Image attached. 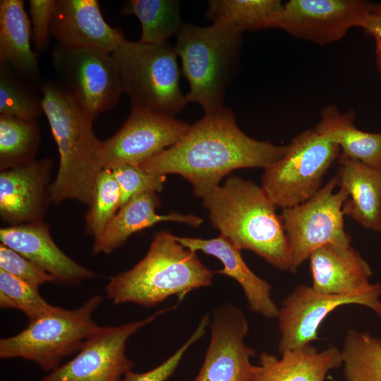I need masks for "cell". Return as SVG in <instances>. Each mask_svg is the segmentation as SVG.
<instances>
[{
    "label": "cell",
    "mask_w": 381,
    "mask_h": 381,
    "mask_svg": "<svg viewBox=\"0 0 381 381\" xmlns=\"http://www.w3.org/2000/svg\"><path fill=\"white\" fill-rule=\"evenodd\" d=\"M210 321L209 314L204 315L186 342L161 364L143 373H136L131 370L124 375L121 381L167 380L176 371L188 349L203 337L206 328L210 325Z\"/></svg>",
    "instance_id": "obj_34"
},
{
    "label": "cell",
    "mask_w": 381,
    "mask_h": 381,
    "mask_svg": "<svg viewBox=\"0 0 381 381\" xmlns=\"http://www.w3.org/2000/svg\"><path fill=\"white\" fill-rule=\"evenodd\" d=\"M284 4L279 0H210L206 17L229 24L241 32L276 28Z\"/></svg>",
    "instance_id": "obj_26"
},
{
    "label": "cell",
    "mask_w": 381,
    "mask_h": 381,
    "mask_svg": "<svg viewBox=\"0 0 381 381\" xmlns=\"http://www.w3.org/2000/svg\"><path fill=\"white\" fill-rule=\"evenodd\" d=\"M43 113L42 99L6 64L0 65V114L36 120Z\"/></svg>",
    "instance_id": "obj_30"
},
{
    "label": "cell",
    "mask_w": 381,
    "mask_h": 381,
    "mask_svg": "<svg viewBox=\"0 0 381 381\" xmlns=\"http://www.w3.org/2000/svg\"><path fill=\"white\" fill-rule=\"evenodd\" d=\"M111 170L120 190L119 209L140 194L161 191L166 180L165 175L148 173L138 165L122 164Z\"/></svg>",
    "instance_id": "obj_33"
},
{
    "label": "cell",
    "mask_w": 381,
    "mask_h": 381,
    "mask_svg": "<svg viewBox=\"0 0 381 381\" xmlns=\"http://www.w3.org/2000/svg\"><path fill=\"white\" fill-rule=\"evenodd\" d=\"M102 300L99 295H94L75 309L56 307L54 312L29 322L19 333L0 339V358H20L52 372L63 358L78 353L98 327L92 314Z\"/></svg>",
    "instance_id": "obj_7"
},
{
    "label": "cell",
    "mask_w": 381,
    "mask_h": 381,
    "mask_svg": "<svg viewBox=\"0 0 381 381\" xmlns=\"http://www.w3.org/2000/svg\"><path fill=\"white\" fill-rule=\"evenodd\" d=\"M131 107L174 117L188 103L174 47L126 40L112 54Z\"/></svg>",
    "instance_id": "obj_6"
},
{
    "label": "cell",
    "mask_w": 381,
    "mask_h": 381,
    "mask_svg": "<svg viewBox=\"0 0 381 381\" xmlns=\"http://www.w3.org/2000/svg\"><path fill=\"white\" fill-rule=\"evenodd\" d=\"M366 35L381 40V2L370 4L368 11L361 28Z\"/></svg>",
    "instance_id": "obj_37"
},
{
    "label": "cell",
    "mask_w": 381,
    "mask_h": 381,
    "mask_svg": "<svg viewBox=\"0 0 381 381\" xmlns=\"http://www.w3.org/2000/svg\"><path fill=\"white\" fill-rule=\"evenodd\" d=\"M338 162V185L348 193L344 215L368 229L380 231L381 169L341 155Z\"/></svg>",
    "instance_id": "obj_22"
},
{
    "label": "cell",
    "mask_w": 381,
    "mask_h": 381,
    "mask_svg": "<svg viewBox=\"0 0 381 381\" xmlns=\"http://www.w3.org/2000/svg\"><path fill=\"white\" fill-rule=\"evenodd\" d=\"M180 8L181 3L176 0H130L123 3L121 13L138 18L142 28L140 42L160 44L176 37L185 24Z\"/></svg>",
    "instance_id": "obj_27"
},
{
    "label": "cell",
    "mask_w": 381,
    "mask_h": 381,
    "mask_svg": "<svg viewBox=\"0 0 381 381\" xmlns=\"http://www.w3.org/2000/svg\"><path fill=\"white\" fill-rule=\"evenodd\" d=\"M52 162L45 158L2 170L0 216L9 226L43 221L50 202Z\"/></svg>",
    "instance_id": "obj_16"
},
{
    "label": "cell",
    "mask_w": 381,
    "mask_h": 381,
    "mask_svg": "<svg viewBox=\"0 0 381 381\" xmlns=\"http://www.w3.org/2000/svg\"><path fill=\"white\" fill-rule=\"evenodd\" d=\"M175 308H162L143 320L117 326H98L75 356L37 381H121L134 368L126 354L129 337Z\"/></svg>",
    "instance_id": "obj_11"
},
{
    "label": "cell",
    "mask_w": 381,
    "mask_h": 381,
    "mask_svg": "<svg viewBox=\"0 0 381 381\" xmlns=\"http://www.w3.org/2000/svg\"><path fill=\"white\" fill-rule=\"evenodd\" d=\"M213 275L196 253L164 230L155 234L142 260L130 270L111 277L104 289L115 304L134 303L150 308L171 296L182 301L192 291L210 286Z\"/></svg>",
    "instance_id": "obj_4"
},
{
    "label": "cell",
    "mask_w": 381,
    "mask_h": 381,
    "mask_svg": "<svg viewBox=\"0 0 381 381\" xmlns=\"http://www.w3.org/2000/svg\"><path fill=\"white\" fill-rule=\"evenodd\" d=\"M0 270L37 289L44 283L54 282L52 276L45 271L22 255L1 243L0 245Z\"/></svg>",
    "instance_id": "obj_35"
},
{
    "label": "cell",
    "mask_w": 381,
    "mask_h": 381,
    "mask_svg": "<svg viewBox=\"0 0 381 381\" xmlns=\"http://www.w3.org/2000/svg\"><path fill=\"white\" fill-rule=\"evenodd\" d=\"M43 113L59 155L56 176L49 187L50 202L75 200L90 206L97 178L103 169L102 141L93 131L87 114L57 82L40 86Z\"/></svg>",
    "instance_id": "obj_2"
},
{
    "label": "cell",
    "mask_w": 381,
    "mask_h": 381,
    "mask_svg": "<svg viewBox=\"0 0 381 381\" xmlns=\"http://www.w3.org/2000/svg\"><path fill=\"white\" fill-rule=\"evenodd\" d=\"M312 288L325 294H344L364 289L371 284L372 270L350 246L327 244L309 257Z\"/></svg>",
    "instance_id": "obj_20"
},
{
    "label": "cell",
    "mask_w": 381,
    "mask_h": 381,
    "mask_svg": "<svg viewBox=\"0 0 381 381\" xmlns=\"http://www.w3.org/2000/svg\"><path fill=\"white\" fill-rule=\"evenodd\" d=\"M190 127L187 123L148 110L131 107L121 128L102 141L103 169L139 165L178 143Z\"/></svg>",
    "instance_id": "obj_13"
},
{
    "label": "cell",
    "mask_w": 381,
    "mask_h": 381,
    "mask_svg": "<svg viewBox=\"0 0 381 381\" xmlns=\"http://www.w3.org/2000/svg\"><path fill=\"white\" fill-rule=\"evenodd\" d=\"M179 243L193 252L201 251L219 259L223 268L213 271L229 277L242 288L250 309L267 318H277L279 308L271 296L272 286L255 274L243 260L241 250L223 235L204 239L176 236Z\"/></svg>",
    "instance_id": "obj_19"
},
{
    "label": "cell",
    "mask_w": 381,
    "mask_h": 381,
    "mask_svg": "<svg viewBox=\"0 0 381 381\" xmlns=\"http://www.w3.org/2000/svg\"><path fill=\"white\" fill-rule=\"evenodd\" d=\"M52 61L58 83L92 117L118 104L123 92L111 53L57 44Z\"/></svg>",
    "instance_id": "obj_10"
},
{
    "label": "cell",
    "mask_w": 381,
    "mask_h": 381,
    "mask_svg": "<svg viewBox=\"0 0 381 381\" xmlns=\"http://www.w3.org/2000/svg\"><path fill=\"white\" fill-rule=\"evenodd\" d=\"M370 2L363 0H290L277 23L294 37L324 45L361 28Z\"/></svg>",
    "instance_id": "obj_15"
},
{
    "label": "cell",
    "mask_w": 381,
    "mask_h": 381,
    "mask_svg": "<svg viewBox=\"0 0 381 381\" xmlns=\"http://www.w3.org/2000/svg\"><path fill=\"white\" fill-rule=\"evenodd\" d=\"M120 190L111 169L100 171L92 203L86 215V228L89 234L98 237L119 207Z\"/></svg>",
    "instance_id": "obj_32"
},
{
    "label": "cell",
    "mask_w": 381,
    "mask_h": 381,
    "mask_svg": "<svg viewBox=\"0 0 381 381\" xmlns=\"http://www.w3.org/2000/svg\"><path fill=\"white\" fill-rule=\"evenodd\" d=\"M381 284L344 294H325L312 286H296L282 302L277 318L280 339V353L305 345L318 339V328L325 318L337 308L357 304L370 308L381 317Z\"/></svg>",
    "instance_id": "obj_12"
},
{
    "label": "cell",
    "mask_w": 381,
    "mask_h": 381,
    "mask_svg": "<svg viewBox=\"0 0 381 381\" xmlns=\"http://www.w3.org/2000/svg\"><path fill=\"white\" fill-rule=\"evenodd\" d=\"M210 327V343L194 381H255L258 365L250 358L255 352L244 342L249 325L243 311L222 304L213 310Z\"/></svg>",
    "instance_id": "obj_14"
},
{
    "label": "cell",
    "mask_w": 381,
    "mask_h": 381,
    "mask_svg": "<svg viewBox=\"0 0 381 381\" xmlns=\"http://www.w3.org/2000/svg\"><path fill=\"white\" fill-rule=\"evenodd\" d=\"M287 149L288 145L247 135L238 126L234 112L224 106L205 114L178 143L138 166L152 174L181 176L191 184L194 195L202 198L233 170L265 169L280 159Z\"/></svg>",
    "instance_id": "obj_1"
},
{
    "label": "cell",
    "mask_w": 381,
    "mask_h": 381,
    "mask_svg": "<svg viewBox=\"0 0 381 381\" xmlns=\"http://www.w3.org/2000/svg\"><path fill=\"white\" fill-rule=\"evenodd\" d=\"M337 186L338 180L334 176L309 200L282 209L280 216L289 246L291 273L321 246H350L343 212L348 193L341 187L334 192Z\"/></svg>",
    "instance_id": "obj_9"
},
{
    "label": "cell",
    "mask_w": 381,
    "mask_h": 381,
    "mask_svg": "<svg viewBox=\"0 0 381 381\" xmlns=\"http://www.w3.org/2000/svg\"><path fill=\"white\" fill-rule=\"evenodd\" d=\"M242 34L223 23L209 26L183 25L174 47L189 84L187 102L198 103L205 114L224 107L226 90L239 60Z\"/></svg>",
    "instance_id": "obj_5"
},
{
    "label": "cell",
    "mask_w": 381,
    "mask_h": 381,
    "mask_svg": "<svg viewBox=\"0 0 381 381\" xmlns=\"http://www.w3.org/2000/svg\"><path fill=\"white\" fill-rule=\"evenodd\" d=\"M340 147L314 129L301 132L286 154L264 169L262 188L282 209L301 204L322 187L323 178L341 155Z\"/></svg>",
    "instance_id": "obj_8"
},
{
    "label": "cell",
    "mask_w": 381,
    "mask_h": 381,
    "mask_svg": "<svg viewBox=\"0 0 381 381\" xmlns=\"http://www.w3.org/2000/svg\"><path fill=\"white\" fill-rule=\"evenodd\" d=\"M159 198L154 193L140 194L119 209L102 234L94 238V254H109L122 246L133 234L161 222H178L192 226L202 224V217L188 214L171 212L159 214Z\"/></svg>",
    "instance_id": "obj_21"
},
{
    "label": "cell",
    "mask_w": 381,
    "mask_h": 381,
    "mask_svg": "<svg viewBox=\"0 0 381 381\" xmlns=\"http://www.w3.org/2000/svg\"><path fill=\"white\" fill-rule=\"evenodd\" d=\"M40 140L36 120L0 114L1 171L35 161Z\"/></svg>",
    "instance_id": "obj_28"
},
{
    "label": "cell",
    "mask_w": 381,
    "mask_h": 381,
    "mask_svg": "<svg viewBox=\"0 0 381 381\" xmlns=\"http://www.w3.org/2000/svg\"><path fill=\"white\" fill-rule=\"evenodd\" d=\"M56 0H30L32 35L37 53L47 50L49 43L50 25Z\"/></svg>",
    "instance_id": "obj_36"
},
{
    "label": "cell",
    "mask_w": 381,
    "mask_h": 381,
    "mask_svg": "<svg viewBox=\"0 0 381 381\" xmlns=\"http://www.w3.org/2000/svg\"><path fill=\"white\" fill-rule=\"evenodd\" d=\"M1 244L22 255L45 271L54 282L78 286L98 274L75 262L52 239L49 225L36 222L1 228Z\"/></svg>",
    "instance_id": "obj_17"
},
{
    "label": "cell",
    "mask_w": 381,
    "mask_h": 381,
    "mask_svg": "<svg viewBox=\"0 0 381 381\" xmlns=\"http://www.w3.org/2000/svg\"><path fill=\"white\" fill-rule=\"evenodd\" d=\"M375 55L377 68L381 78V40H375Z\"/></svg>",
    "instance_id": "obj_38"
},
{
    "label": "cell",
    "mask_w": 381,
    "mask_h": 381,
    "mask_svg": "<svg viewBox=\"0 0 381 381\" xmlns=\"http://www.w3.org/2000/svg\"><path fill=\"white\" fill-rule=\"evenodd\" d=\"M50 35L62 45L111 54L126 40L121 29L105 21L96 0H56Z\"/></svg>",
    "instance_id": "obj_18"
},
{
    "label": "cell",
    "mask_w": 381,
    "mask_h": 381,
    "mask_svg": "<svg viewBox=\"0 0 381 381\" xmlns=\"http://www.w3.org/2000/svg\"><path fill=\"white\" fill-rule=\"evenodd\" d=\"M212 224L240 250H250L281 270H289L290 250L277 206L262 186L227 179L203 198Z\"/></svg>",
    "instance_id": "obj_3"
},
{
    "label": "cell",
    "mask_w": 381,
    "mask_h": 381,
    "mask_svg": "<svg viewBox=\"0 0 381 381\" xmlns=\"http://www.w3.org/2000/svg\"><path fill=\"white\" fill-rule=\"evenodd\" d=\"M380 232H381V230H380ZM380 253H381V250H380Z\"/></svg>",
    "instance_id": "obj_39"
},
{
    "label": "cell",
    "mask_w": 381,
    "mask_h": 381,
    "mask_svg": "<svg viewBox=\"0 0 381 381\" xmlns=\"http://www.w3.org/2000/svg\"><path fill=\"white\" fill-rule=\"evenodd\" d=\"M0 307L20 310L31 322L54 312L57 306L49 303L37 288L0 270Z\"/></svg>",
    "instance_id": "obj_31"
},
{
    "label": "cell",
    "mask_w": 381,
    "mask_h": 381,
    "mask_svg": "<svg viewBox=\"0 0 381 381\" xmlns=\"http://www.w3.org/2000/svg\"><path fill=\"white\" fill-rule=\"evenodd\" d=\"M353 110L342 113L335 104L320 111V120L314 130L337 145L341 156L381 169V133L359 130L354 125Z\"/></svg>",
    "instance_id": "obj_25"
},
{
    "label": "cell",
    "mask_w": 381,
    "mask_h": 381,
    "mask_svg": "<svg viewBox=\"0 0 381 381\" xmlns=\"http://www.w3.org/2000/svg\"><path fill=\"white\" fill-rule=\"evenodd\" d=\"M281 354L280 359L267 352L260 355L255 381H324L329 370L342 365L335 346L319 351L310 344Z\"/></svg>",
    "instance_id": "obj_23"
},
{
    "label": "cell",
    "mask_w": 381,
    "mask_h": 381,
    "mask_svg": "<svg viewBox=\"0 0 381 381\" xmlns=\"http://www.w3.org/2000/svg\"><path fill=\"white\" fill-rule=\"evenodd\" d=\"M341 355L347 381H381V338L349 329Z\"/></svg>",
    "instance_id": "obj_29"
},
{
    "label": "cell",
    "mask_w": 381,
    "mask_h": 381,
    "mask_svg": "<svg viewBox=\"0 0 381 381\" xmlns=\"http://www.w3.org/2000/svg\"><path fill=\"white\" fill-rule=\"evenodd\" d=\"M32 28L22 0L0 1V62L33 83L40 79L37 53L31 48Z\"/></svg>",
    "instance_id": "obj_24"
}]
</instances>
